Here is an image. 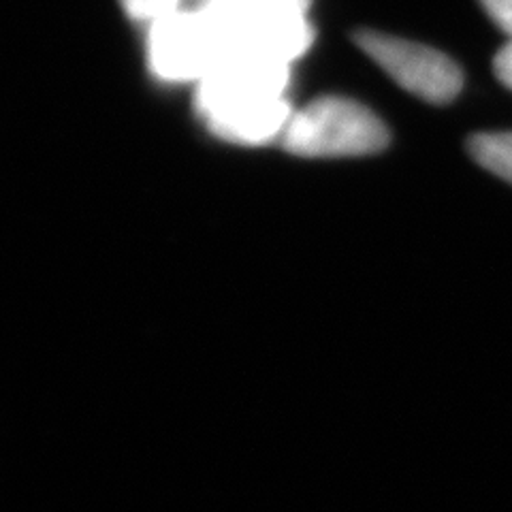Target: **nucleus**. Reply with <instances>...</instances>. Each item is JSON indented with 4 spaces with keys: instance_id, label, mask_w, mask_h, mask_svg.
Returning <instances> with one entry per match:
<instances>
[{
    "instance_id": "f257e3e1",
    "label": "nucleus",
    "mask_w": 512,
    "mask_h": 512,
    "mask_svg": "<svg viewBox=\"0 0 512 512\" xmlns=\"http://www.w3.org/2000/svg\"><path fill=\"white\" fill-rule=\"evenodd\" d=\"M291 67L256 54H233L195 88V111L214 137L235 146H265L284 135L295 109Z\"/></svg>"
},
{
    "instance_id": "f03ea898",
    "label": "nucleus",
    "mask_w": 512,
    "mask_h": 512,
    "mask_svg": "<svg viewBox=\"0 0 512 512\" xmlns=\"http://www.w3.org/2000/svg\"><path fill=\"white\" fill-rule=\"evenodd\" d=\"M280 143L303 158L367 156L389 146V128L370 107L346 96H320L295 111Z\"/></svg>"
},
{
    "instance_id": "7ed1b4c3",
    "label": "nucleus",
    "mask_w": 512,
    "mask_h": 512,
    "mask_svg": "<svg viewBox=\"0 0 512 512\" xmlns=\"http://www.w3.org/2000/svg\"><path fill=\"white\" fill-rule=\"evenodd\" d=\"M352 39L395 84L427 103H451L463 88L459 64L434 47L376 30H359Z\"/></svg>"
},
{
    "instance_id": "20e7f679",
    "label": "nucleus",
    "mask_w": 512,
    "mask_h": 512,
    "mask_svg": "<svg viewBox=\"0 0 512 512\" xmlns=\"http://www.w3.org/2000/svg\"><path fill=\"white\" fill-rule=\"evenodd\" d=\"M150 73L167 84H199L224 58L222 47L199 9H178L148 26Z\"/></svg>"
},
{
    "instance_id": "39448f33",
    "label": "nucleus",
    "mask_w": 512,
    "mask_h": 512,
    "mask_svg": "<svg viewBox=\"0 0 512 512\" xmlns=\"http://www.w3.org/2000/svg\"><path fill=\"white\" fill-rule=\"evenodd\" d=\"M312 0H244V26L237 54H256L291 64L310 50Z\"/></svg>"
},
{
    "instance_id": "423d86ee",
    "label": "nucleus",
    "mask_w": 512,
    "mask_h": 512,
    "mask_svg": "<svg viewBox=\"0 0 512 512\" xmlns=\"http://www.w3.org/2000/svg\"><path fill=\"white\" fill-rule=\"evenodd\" d=\"M468 150L480 167L512 184V131L472 135Z\"/></svg>"
},
{
    "instance_id": "0eeeda50",
    "label": "nucleus",
    "mask_w": 512,
    "mask_h": 512,
    "mask_svg": "<svg viewBox=\"0 0 512 512\" xmlns=\"http://www.w3.org/2000/svg\"><path fill=\"white\" fill-rule=\"evenodd\" d=\"M120 5L133 22L152 26L178 9H184V0H120Z\"/></svg>"
},
{
    "instance_id": "6e6552de",
    "label": "nucleus",
    "mask_w": 512,
    "mask_h": 512,
    "mask_svg": "<svg viewBox=\"0 0 512 512\" xmlns=\"http://www.w3.org/2000/svg\"><path fill=\"white\" fill-rule=\"evenodd\" d=\"M485 13L512 41V0H478Z\"/></svg>"
},
{
    "instance_id": "1a4fd4ad",
    "label": "nucleus",
    "mask_w": 512,
    "mask_h": 512,
    "mask_svg": "<svg viewBox=\"0 0 512 512\" xmlns=\"http://www.w3.org/2000/svg\"><path fill=\"white\" fill-rule=\"evenodd\" d=\"M493 73L508 90H512V41L506 43L498 56H495Z\"/></svg>"
},
{
    "instance_id": "9d476101",
    "label": "nucleus",
    "mask_w": 512,
    "mask_h": 512,
    "mask_svg": "<svg viewBox=\"0 0 512 512\" xmlns=\"http://www.w3.org/2000/svg\"><path fill=\"white\" fill-rule=\"evenodd\" d=\"M184 3H190V7H186V9H199L205 0H184Z\"/></svg>"
}]
</instances>
